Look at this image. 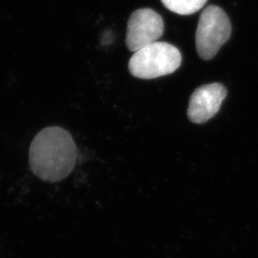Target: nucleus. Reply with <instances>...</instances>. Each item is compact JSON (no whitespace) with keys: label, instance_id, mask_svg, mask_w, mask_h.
I'll return each instance as SVG.
<instances>
[{"label":"nucleus","instance_id":"obj_4","mask_svg":"<svg viewBox=\"0 0 258 258\" xmlns=\"http://www.w3.org/2000/svg\"><path fill=\"white\" fill-rule=\"evenodd\" d=\"M164 30V20L155 11L149 8L137 10L129 18L126 46L135 53L158 41L163 36Z\"/></svg>","mask_w":258,"mask_h":258},{"label":"nucleus","instance_id":"obj_2","mask_svg":"<svg viewBox=\"0 0 258 258\" xmlns=\"http://www.w3.org/2000/svg\"><path fill=\"white\" fill-rule=\"evenodd\" d=\"M182 63L177 47L156 41L135 52L129 60V72L135 78L151 80L175 72Z\"/></svg>","mask_w":258,"mask_h":258},{"label":"nucleus","instance_id":"obj_3","mask_svg":"<svg viewBox=\"0 0 258 258\" xmlns=\"http://www.w3.org/2000/svg\"><path fill=\"white\" fill-rule=\"evenodd\" d=\"M231 35V20L225 11L215 5L207 7L200 16L195 35L198 55L205 60L212 59Z\"/></svg>","mask_w":258,"mask_h":258},{"label":"nucleus","instance_id":"obj_6","mask_svg":"<svg viewBox=\"0 0 258 258\" xmlns=\"http://www.w3.org/2000/svg\"><path fill=\"white\" fill-rule=\"evenodd\" d=\"M166 9L181 15L189 16L200 11L208 0H161Z\"/></svg>","mask_w":258,"mask_h":258},{"label":"nucleus","instance_id":"obj_1","mask_svg":"<svg viewBox=\"0 0 258 258\" xmlns=\"http://www.w3.org/2000/svg\"><path fill=\"white\" fill-rule=\"evenodd\" d=\"M78 150L71 134L58 126L42 129L34 138L29 152L32 171L41 180L59 182L69 175L77 161Z\"/></svg>","mask_w":258,"mask_h":258},{"label":"nucleus","instance_id":"obj_5","mask_svg":"<svg viewBox=\"0 0 258 258\" xmlns=\"http://www.w3.org/2000/svg\"><path fill=\"white\" fill-rule=\"evenodd\" d=\"M227 89L222 83L205 84L192 93L189 99L187 117L194 123H205L220 110L227 97Z\"/></svg>","mask_w":258,"mask_h":258}]
</instances>
